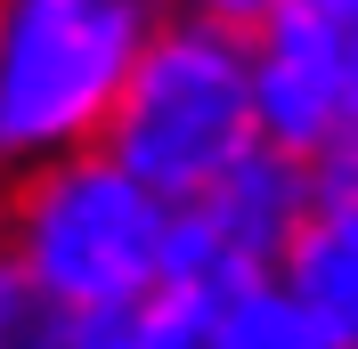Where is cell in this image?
<instances>
[{
  "instance_id": "cell-1",
  "label": "cell",
  "mask_w": 358,
  "mask_h": 349,
  "mask_svg": "<svg viewBox=\"0 0 358 349\" xmlns=\"http://www.w3.org/2000/svg\"><path fill=\"white\" fill-rule=\"evenodd\" d=\"M179 203L155 195L114 147L57 154L0 187V244L73 317L66 349H138V309L163 276Z\"/></svg>"
},
{
  "instance_id": "cell-2",
  "label": "cell",
  "mask_w": 358,
  "mask_h": 349,
  "mask_svg": "<svg viewBox=\"0 0 358 349\" xmlns=\"http://www.w3.org/2000/svg\"><path fill=\"white\" fill-rule=\"evenodd\" d=\"M171 0H0V187L106 147L138 49Z\"/></svg>"
},
{
  "instance_id": "cell-3",
  "label": "cell",
  "mask_w": 358,
  "mask_h": 349,
  "mask_svg": "<svg viewBox=\"0 0 358 349\" xmlns=\"http://www.w3.org/2000/svg\"><path fill=\"white\" fill-rule=\"evenodd\" d=\"M261 89H252V33L212 17H171L155 24V41L138 49L122 106L106 122V147L131 163L155 195L196 203L203 187H220L252 147H261Z\"/></svg>"
},
{
  "instance_id": "cell-4",
  "label": "cell",
  "mask_w": 358,
  "mask_h": 349,
  "mask_svg": "<svg viewBox=\"0 0 358 349\" xmlns=\"http://www.w3.org/2000/svg\"><path fill=\"white\" fill-rule=\"evenodd\" d=\"M252 89H261V131L293 154H326L358 131V17L285 0L252 33Z\"/></svg>"
},
{
  "instance_id": "cell-5",
  "label": "cell",
  "mask_w": 358,
  "mask_h": 349,
  "mask_svg": "<svg viewBox=\"0 0 358 349\" xmlns=\"http://www.w3.org/2000/svg\"><path fill=\"white\" fill-rule=\"evenodd\" d=\"M277 276L301 292L317 325H326V349H358V219L342 211H310V228L293 236V252L277 260Z\"/></svg>"
},
{
  "instance_id": "cell-6",
  "label": "cell",
  "mask_w": 358,
  "mask_h": 349,
  "mask_svg": "<svg viewBox=\"0 0 358 349\" xmlns=\"http://www.w3.org/2000/svg\"><path fill=\"white\" fill-rule=\"evenodd\" d=\"M66 333L73 317L57 309V292L0 244V349H66Z\"/></svg>"
},
{
  "instance_id": "cell-7",
  "label": "cell",
  "mask_w": 358,
  "mask_h": 349,
  "mask_svg": "<svg viewBox=\"0 0 358 349\" xmlns=\"http://www.w3.org/2000/svg\"><path fill=\"white\" fill-rule=\"evenodd\" d=\"M310 179H317V211H342V219H358V131L342 138V147H326L310 163Z\"/></svg>"
},
{
  "instance_id": "cell-8",
  "label": "cell",
  "mask_w": 358,
  "mask_h": 349,
  "mask_svg": "<svg viewBox=\"0 0 358 349\" xmlns=\"http://www.w3.org/2000/svg\"><path fill=\"white\" fill-rule=\"evenodd\" d=\"M171 8H187V17H212V24H236V33H261L285 0H171Z\"/></svg>"
},
{
  "instance_id": "cell-9",
  "label": "cell",
  "mask_w": 358,
  "mask_h": 349,
  "mask_svg": "<svg viewBox=\"0 0 358 349\" xmlns=\"http://www.w3.org/2000/svg\"><path fill=\"white\" fill-rule=\"evenodd\" d=\"M310 8H342V17H358V0H310Z\"/></svg>"
}]
</instances>
